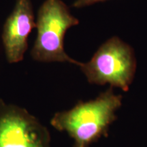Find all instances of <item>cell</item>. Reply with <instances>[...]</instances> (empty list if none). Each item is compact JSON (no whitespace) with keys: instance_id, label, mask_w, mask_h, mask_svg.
<instances>
[{"instance_id":"1","label":"cell","mask_w":147,"mask_h":147,"mask_svg":"<svg viewBox=\"0 0 147 147\" xmlns=\"http://www.w3.org/2000/svg\"><path fill=\"white\" fill-rule=\"evenodd\" d=\"M121 104L122 96L115 95L111 87L95 100L80 101L70 110L55 113L51 124L58 131L67 132L74 140V147H89L102 136H108Z\"/></svg>"},{"instance_id":"2","label":"cell","mask_w":147,"mask_h":147,"mask_svg":"<svg viewBox=\"0 0 147 147\" xmlns=\"http://www.w3.org/2000/svg\"><path fill=\"white\" fill-rule=\"evenodd\" d=\"M62 0H45L37 14V36L30 55L39 62H68L80 66L82 63L67 55L64 50L66 32L78 25Z\"/></svg>"},{"instance_id":"3","label":"cell","mask_w":147,"mask_h":147,"mask_svg":"<svg viewBox=\"0 0 147 147\" xmlns=\"http://www.w3.org/2000/svg\"><path fill=\"white\" fill-rule=\"evenodd\" d=\"M79 67L91 84H110L127 91L133 80L136 61L132 49L117 37L103 44L87 63Z\"/></svg>"},{"instance_id":"4","label":"cell","mask_w":147,"mask_h":147,"mask_svg":"<svg viewBox=\"0 0 147 147\" xmlns=\"http://www.w3.org/2000/svg\"><path fill=\"white\" fill-rule=\"evenodd\" d=\"M46 126L25 108L0 99V147H51Z\"/></svg>"},{"instance_id":"5","label":"cell","mask_w":147,"mask_h":147,"mask_svg":"<svg viewBox=\"0 0 147 147\" xmlns=\"http://www.w3.org/2000/svg\"><path fill=\"white\" fill-rule=\"evenodd\" d=\"M34 8L31 0H15L12 12L3 25L2 42L8 63L23 60L28 48V38L36 27Z\"/></svg>"},{"instance_id":"6","label":"cell","mask_w":147,"mask_h":147,"mask_svg":"<svg viewBox=\"0 0 147 147\" xmlns=\"http://www.w3.org/2000/svg\"><path fill=\"white\" fill-rule=\"evenodd\" d=\"M104 1H106V0H76L74 2L72 6L74 8H80Z\"/></svg>"}]
</instances>
